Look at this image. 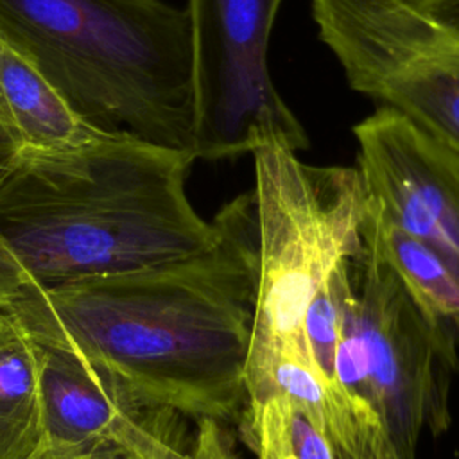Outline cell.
<instances>
[{"label": "cell", "mask_w": 459, "mask_h": 459, "mask_svg": "<svg viewBox=\"0 0 459 459\" xmlns=\"http://www.w3.org/2000/svg\"><path fill=\"white\" fill-rule=\"evenodd\" d=\"M39 459H90L84 455H77V454H68V452H56V450H45V454Z\"/></svg>", "instance_id": "obj_17"}, {"label": "cell", "mask_w": 459, "mask_h": 459, "mask_svg": "<svg viewBox=\"0 0 459 459\" xmlns=\"http://www.w3.org/2000/svg\"><path fill=\"white\" fill-rule=\"evenodd\" d=\"M348 260L335 351L337 382L378 416L396 459L450 425L455 333L421 310L368 238Z\"/></svg>", "instance_id": "obj_5"}, {"label": "cell", "mask_w": 459, "mask_h": 459, "mask_svg": "<svg viewBox=\"0 0 459 459\" xmlns=\"http://www.w3.org/2000/svg\"><path fill=\"white\" fill-rule=\"evenodd\" d=\"M369 199L400 230L459 262V149L377 108L353 126Z\"/></svg>", "instance_id": "obj_9"}, {"label": "cell", "mask_w": 459, "mask_h": 459, "mask_svg": "<svg viewBox=\"0 0 459 459\" xmlns=\"http://www.w3.org/2000/svg\"><path fill=\"white\" fill-rule=\"evenodd\" d=\"M0 36L93 127L194 156L185 7L161 0H0Z\"/></svg>", "instance_id": "obj_3"}, {"label": "cell", "mask_w": 459, "mask_h": 459, "mask_svg": "<svg viewBox=\"0 0 459 459\" xmlns=\"http://www.w3.org/2000/svg\"><path fill=\"white\" fill-rule=\"evenodd\" d=\"M281 2L188 0L195 160H230L265 147L296 154L308 147L307 131L267 66Z\"/></svg>", "instance_id": "obj_7"}, {"label": "cell", "mask_w": 459, "mask_h": 459, "mask_svg": "<svg viewBox=\"0 0 459 459\" xmlns=\"http://www.w3.org/2000/svg\"><path fill=\"white\" fill-rule=\"evenodd\" d=\"M360 233L432 319L459 337V262L394 226L366 194Z\"/></svg>", "instance_id": "obj_11"}, {"label": "cell", "mask_w": 459, "mask_h": 459, "mask_svg": "<svg viewBox=\"0 0 459 459\" xmlns=\"http://www.w3.org/2000/svg\"><path fill=\"white\" fill-rule=\"evenodd\" d=\"M429 11L439 20H443L445 23L459 29V0H443L441 4H437Z\"/></svg>", "instance_id": "obj_16"}, {"label": "cell", "mask_w": 459, "mask_h": 459, "mask_svg": "<svg viewBox=\"0 0 459 459\" xmlns=\"http://www.w3.org/2000/svg\"><path fill=\"white\" fill-rule=\"evenodd\" d=\"M0 108L23 152H63L111 136L79 117L41 70L2 36Z\"/></svg>", "instance_id": "obj_10"}, {"label": "cell", "mask_w": 459, "mask_h": 459, "mask_svg": "<svg viewBox=\"0 0 459 459\" xmlns=\"http://www.w3.org/2000/svg\"><path fill=\"white\" fill-rule=\"evenodd\" d=\"M194 156L111 134L63 152H23L0 185V305L188 260L215 226L188 201Z\"/></svg>", "instance_id": "obj_2"}, {"label": "cell", "mask_w": 459, "mask_h": 459, "mask_svg": "<svg viewBox=\"0 0 459 459\" xmlns=\"http://www.w3.org/2000/svg\"><path fill=\"white\" fill-rule=\"evenodd\" d=\"M194 434V454L197 459H237L231 439L222 425L213 420H199Z\"/></svg>", "instance_id": "obj_14"}, {"label": "cell", "mask_w": 459, "mask_h": 459, "mask_svg": "<svg viewBox=\"0 0 459 459\" xmlns=\"http://www.w3.org/2000/svg\"><path fill=\"white\" fill-rule=\"evenodd\" d=\"M350 88L459 149V29L407 0H310Z\"/></svg>", "instance_id": "obj_6"}, {"label": "cell", "mask_w": 459, "mask_h": 459, "mask_svg": "<svg viewBox=\"0 0 459 459\" xmlns=\"http://www.w3.org/2000/svg\"><path fill=\"white\" fill-rule=\"evenodd\" d=\"M23 151L0 108V185L14 170Z\"/></svg>", "instance_id": "obj_15"}, {"label": "cell", "mask_w": 459, "mask_h": 459, "mask_svg": "<svg viewBox=\"0 0 459 459\" xmlns=\"http://www.w3.org/2000/svg\"><path fill=\"white\" fill-rule=\"evenodd\" d=\"M90 459H126V457L117 455V454H100V455H95V457H90Z\"/></svg>", "instance_id": "obj_19"}, {"label": "cell", "mask_w": 459, "mask_h": 459, "mask_svg": "<svg viewBox=\"0 0 459 459\" xmlns=\"http://www.w3.org/2000/svg\"><path fill=\"white\" fill-rule=\"evenodd\" d=\"M213 244L188 260L57 289H22L4 305L30 337L86 359L138 403L238 425L258 278L255 192L212 219Z\"/></svg>", "instance_id": "obj_1"}, {"label": "cell", "mask_w": 459, "mask_h": 459, "mask_svg": "<svg viewBox=\"0 0 459 459\" xmlns=\"http://www.w3.org/2000/svg\"><path fill=\"white\" fill-rule=\"evenodd\" d=\"M47 450L32 337L0 307V459H39Z\"/></svg>", "instance_id": "obj_12"}, {"label": "cell", "mask_w": 459, "mask_h": 459, "mask_svg": "<svg viewBox=\"0 0 459 459\" xmlns=\"http://www.w3.org/2000/svg\"><path fill=\"white\" fill-rule=\"evenodd\" d=\"M32 342L48 450L84 457L197 459L188 418L138 403L72 350L34 337Z\"/></svg>", "instance_id": "obj_8"}, {"label": "cell", "mask_w": 459, "mask_h": 459, "mask_svg": "<svg viewBox=\"0 0 459 459\" xmlns=\"http://www.w3.org/2000/svg\"><path fill=\"white\" fill-rule=\"evenodd\" d=\"M258 278L246 393L281 359H308L305 312L326 276L360 247L366 188L357 167H317L294 152L255 154Z\"/></svg>", "instance_id": "obj_4"}, {"label": "cell", "mask_w": 459, "mask_h": 459, "mask_svg": "<svg viewBox=\"0 0 459 459\" xmlns=\"http://www.w3.org/2000/svg\"><path fill=\"white\" fill-rule=\"evenodd\" d=\"M238 427L258 459H339L310 416L281 393L246 407Z\"/></svg>", "instance_id": "obj_13"}, {"label": "cell", "mask_w": 459, "mask_h": 459, "mask_svg": "<svg viewBox=\"0 0 459 459\" xmlns=\"http://www.w3.org/2000/svg\"><path fill=\"white\" fill-rule=\"evenodd\" d=\"M407 2H411V4H414V5H418V7H421V9H432V7H436L437 4H441L443 0H407Z\"/></svg>", "instance_id": "obj_18"}]
</instances>
